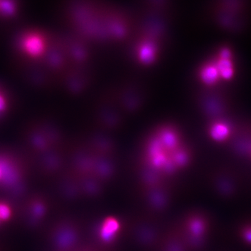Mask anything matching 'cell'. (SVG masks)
Instances as JSON below:
<instances>
[{
    "mask_svg": "<svg viewBox=\"0 0 251 251\" xmlns=\"http://www.w3.org/2000/svg\"><path fill=\"white\" fill-rule=\"evenodd\" d=\"M230 57L231 54L228 50H223L220 53L219 59L216 65L220 76L225 79H230L233 75V65Z\"/></svg>",
    "mask_w": 251,
    "mask_h": 251,
    "instance_id": "2",
    "label": "cell"
},
{
    "mask_svg": "<svg viewBox=\"0 0 251 251\" xmlns=\"http://www.w3.org/2000/svg\"><path fill=\"white\" fill-rule=\"evenodd\" d=\"M0 251H5V250L3 249V248L0 246Z\"/></svg>",
    "mask_w": 251,
    "mask_h": 251,
    "instance_id": "9",
    "label": "cell"
},
{
    "mask_svg": "<svg viewBox=\"0 0 251 251\" xmlns=\"http://www.w3.org/2000/svg\"><path fill=\"white\" fill-rule=\"evenodd\" d=\"M10 96L4 87L0 85V117L4 115L11 107Z\"/></svg>",
    "mask_w": 251,
    "mask_h": 251,
    "instance_id": "7",
    "label": "cell"
},
{
    "mask_svg": "<svg viewBox=\"0 0 251 251\" xmlns=\"http://www.w3.org/2000/svg\"><path fill=\"white\" fill-rule=\"evenodd\" d=\"M46 251H52V250H47Z\"/></svg>",
    "mask_w": 251,
    "mask_h": 251,
    "instance_id": "10",
    "label": "cell"
},
{
    "mask_svg": "<svg viewBox=\"0 0 251 251\" xmlns=\"http://www.w3.org/2000/svg\"><path fill=\"white\" fill-rule=\"evenodd\" d=\"M210 134L213 139L217 141H224L226 139L230 134V128L224 123H216L210 128Z\"/></svg>",
    "mask_w": 251,
    "mask_h": 251,
    "instance_id": "4",
    "label": "cell"
},
{
    "mask_svg": "<svg viewBox=\"0 0 251 251\" xmlns=\"http://www.w3.org/2000/svg\"><path fill=\"white\" fill-rule=\"evenodd\" d=\"M237 237L244 246L251 249V223H248L239 228Z\"/></svg>",
    "mask_w": 251,
    "mask_h": 251,
    "instance_id": "6",
    "label": "cell"
},
{
    "mask_svg": "<svg viewBox=\"0 0 251 251\" xmlns=\"http://www.w3.org/2000/svg\"><path fill=\"white\" fill-rule=\"evenodd\" d=\"M220 77L217 67L215 65H208L204 67L201 72V78L203 82L211 85L217 81Z\"/></svg>",
    "mask_w": 251,
    "mask_h": 251,
    "instance_id": "3",
    "label": "cell"
},
{
    "mask_svg": "<svg viewBox=\"0 0 251 251\" xmlns=\"http://www.w3.org/2000/svg\"><path fill=\"white\" fill-rule=\"evenodd\" d=\"M74 251H102L101 250L98 249V248L96 247L93 246H82L81 245L79 247L77 248L76 250H75Z\"/></svg>",
    "mask_w": 251,
    "mask_h": 251,
    "instance_id": "8",
    "label": "cell"
},
{
    "mask_svg": "<svg viewBox=\"0 0 251 251\" xmlns=\"http://www.w3.org/2000/svg\"><path fill=\"white\" fill-rule=\"evenodd\" d=\"M141 159L147 170L159 177L174 174L186 166L190 152L179 133L170 126L158 127L144 143Z\"/></svg>",
    "mask_w": 251,
    "mask_h": 251,
    "instance_id": "1",
    "label": "cell"
},
{
    "mask_svg": "<svg viewBox=\"0 0 251 251\" xmlns=\"http://www.w3.org/2000/svg\"><path fill=\"white\" fill-rule=\"evenodd\" d=\"M1 3V2H0ZM19 5L14 2H4L0 4V18L9 19L14 17L19 10Z\"/></svg>",
    "mask_w": 251,
    "mask_h": 251,
    "instance_id": "5",
    "label": "cell"
}]
</instances>
